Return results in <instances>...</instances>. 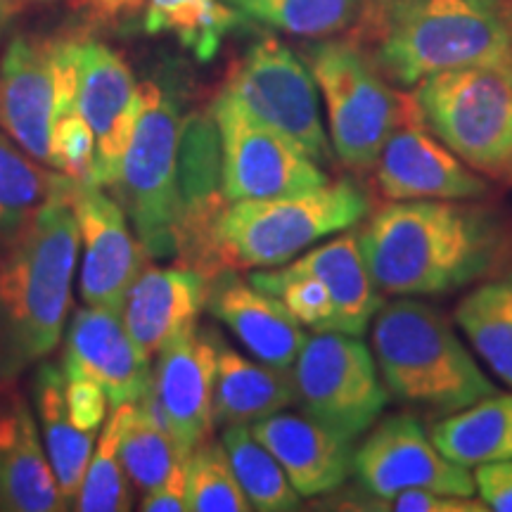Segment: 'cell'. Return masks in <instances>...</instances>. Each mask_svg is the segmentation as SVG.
I'll use <instances>...</instances> for the list:
<instances>
[{"instance_id":"9a60e30c","label":"cell","mask_w":512,"mask_h":512,"mask_svg":"<svg viewBox=\"0 0 512 512\" xmlns=\"http://www.w3.org/2000/svg\"><path fill=\"white\" fill-rule=\"evenodd\" d=\"M72 209L83 252L81 299L121 311L128 287L145 266V249L128 228L121 202L102 185L74 181Z\"/></svg>"},{"instance_id":"f35d334b","label":"cell","mask_w":512,"mask_h":512,"mask_svg":"<svg viewBox=\"0 0 512 512\" xmlns=\"http://www.w3.org/2000/svg\"><path fill=\"white\" fill-rule=\"evenodd\" d=\"M477 496L486 508L496 512H512V460L479 465L475 472Z\"/></svg>"},{"instance_id":"44dd1931","label":"cell","mask_w":512,"mask_h":512,"mask_svg":"<svg viewBox=\"0 0 512 512\" xmlns=\"http://www.w3.org/2000/svg\"><path fill=\"white\" fill-rule=\"evenodd\" d=\"M0 510H64L36 415L15 384L0 387Z\"/></svg>"},{"instance_id":"3957f363","label":"cell","mask_w":512,"mask_h":512,"mask_svg":"<svg viewBox=\"0 0 512 512\" xmlns=\"http://www.w3.org/2000/svg\"><path fill=\"white\" fill-rule=\"evenodd\" d=\"M347 36L403 88L446 69L512 60L501 0H363Z\"/></svg>"},{"instance_id":"836d02e7","label":"cell","mask_w":512,"mask_h":512,"mask_svg":"<svg viewBox=\"0 0 512 512\" xmlns=\"http://www.w3.org/2000/svg\"><path fill=\"white\" fill-rule=\"evenodd\" d=\"M188 510L247 512L252 510L235 477L221 441L204 439L188 456Z\"/></svg>"},{"instance_id":"4dcf8cb0","label":"cell","mask_w":512,"mask_h":512,"mask_svg":"<svg viewBox=\"0 0 512 512\" xmlns=\"http://www.w3.org/2000/svg\"><path fill=\"white\" fill-rule=\"evenodd\" d=\"M242 17L304 38H330L354 27L363 0H226Z\"/></svg>"},{"instance_id":"d590c367","label":"cell","mask_w":512,"mask_h":512,"mask_svg":"<svg viewBox=\"0 0 512 512\" xmlns=\"http://www.w3.org/2000/svg\"><path fill=\"white\" fill-rule=\"evenodd\" d=\"M50 169L76 183H93L95 136L76 107L62 112L50 138Z\"/></svg>"},{"instance_id":"e575fe53","label":"cell","mask_w":512,"mask_h":512,"mask_svg":"<svg viewBox=\"0 0 512 512\" xmlns=\"http://www.w3.org/2000/svg\"><path fill=\"white\" fill-rule=\"evenodd\" d=\"M249 283L259 287V290L271 292L287 306L304 328L311 332L335 330V306H332L330 292L318 278L309 273L292 271L290 266L283 268H264V271L254 273Z\"/></svg>"},{"instance_id":"4316f807","label":"cell","mask_w":512,"mask_h":512,"mask_svg":"<svg viewBox=\"0 0 512 512\" xmlns=\"http://www.w3.org/2000/svg\"><path fill=\"white\" fill-rule=\"evenodd\" d=\"M72 178L36 162L0 131V247L15 240Z\"/></svg>"},{"instance_id":"484cf974","label":"cell","mask_w":512,"mask_h":512,"mask_svg":"<svg viewBox=\"0 0 512 512\" xmlns=\"http://www.w3.org/2000/svg\"><path fill=\"white\" fill-rule=\"evenodd\" d=\"M434 444L465 467L512 460V394H489L432 427Z\"/></svg>"},{"instance_id":"b9f144b4","label":"cell","mask_w":512,"mask_h":512,"mask_svg":"<svg viewBox=\"0 0 512 512\" xmlns=\"http://www.w3.org/2000/svg\"><path fill=\"white\" fill-rule=\"evenodd\" d=\"M29 3L31 0H0V36L10 29V24L15 22L19 15H24Z\"/></svg>"},{"instance_id":"d6a6232c","label":"cell","mask_w":512,"mask_h":512,"mask_svg":"<svg viewBox=\"0 0 512 512\" xmlns=\"http://www.w3.org/2000/svg\"><path fill=\"white\" fill-rule=\"evenodd\" d=\"M124 430V403L114 406L100 439L95 441L93 456L88 460L74 510L79 512H126L133 508V491L128 486L124 465H121L119 441Z\"/></svg>"},{"instance_id":"6da1fadb","label":"cell","mask_w":512,"mask_h":512,"mask_svg":"<svg viewBox=\"0 0 512 512\" xmlns=\"http://www.w3.org/2000/svg\"><path fill=\"white\" fill-rule=\"evenodd\" d=\"M358 240L382 292L427 297L458 290L489 271L503 233L482 207L408 200L382 207Z\"/></svg>"},{"instance_id":"8fae6325","label":"cell","mask_w":512,"mask_h":512,"mask_svg":"<svg viewBox=\"0 0 512 512\" xmlns=\"http://www.w3.org/2000/svg\"><path fill=\"white\" fill-rule=\"evenodd\" d=\"M223 91L256 119L290 138L313 162L328 164L335 155L311 69L275 36H264L249 46L230 69Z\"/></svg>"},{"instance_id":"4fadbf2b","label":"cell","mask_w":512,"mask_h":512,"mask_svg":"<svg viewBox=\"0 0 512 512\" xmlns=\"http://www.w3.org/2000/svg\"><path fill=\"white\" fill-rule=\"evenodd\" d=\"M354 475L377 501H389L406 489H434L453 496L477 494L470 467L446 458L432 434L411 413L389 415L370 427L354 451Z\"/></svg>"},{"instance_id":"2e32d148","label":"cell","mask_w":512,"mask_h":512,"mask_svg":"<svg viewBox=\"0 0 512 512\" xmlns=\"http://www.w3.org/2000/svg\"><path fill=\"white\" fill-rule=\"evenodd\" d=\"M377 190L389 202L477 200L489 192L482 174L470 169L430 131L420 107L389 136L375 164Z\"/></svg>"},{"instance_id":"9c48e42d","label":"cell","mask_w":512,"mask_h":512,"mask_svg":"<svg viewBox=\"0 0 512 512\" xmlns=\"http://www.w3.org/2000/svg\"><path fill=\"white\" fill-rule=\"evenodd\" d=\"M76 36L17 34L0 57V131L50 166V138L62 112L76 107Z\"/></svg>"},{"instance_id":"d4e9b609","label":"cell","mask_w":512,"mask_h":512,"mask_svg":"<svg viewBox=\"0 0 512 512\" xmlns=\"http://www.w3.org/2000/svg\"><path fill=\"white\" fill-rule=\"evenodd\" d=\"M64 382L67 375L62 363L46 358L38 363L34 373V406L43 432V446L60 486L64 510H74L88 460L93 456L95 432L81 430L72 420L64 401Z\"/></svg>"},{"instance_id":"30bf717a","label":"cell","mask_w":512,"mask_h":512,"mask_svg":"<svg viewBox=\"0 0 512 512\" xmlns=\"http://www.w3.org/2000/svg\"><path fill=\"white\" fill-rule=\"evenodd\" d=\"M304 413L339 437H366L392 394L366 344L344 332H313L292 366Z\"/></svg>"},{"instance_id":"1f68e13d","label":"cell","mask_w":512,"mask_h":512,"mask_svg":"<svg viewBox=\"0 0 512 512\" xmlns=\"http://www.w3.org/2000/svg\"><path fill=\"white\" fill-rule=\"evenodd\" d=\"M121 465L140 494L157 489L169 479L176 465L190 456L162 427L152 425L138 411L136 401L124 403V430L119 441Z\"/></svg>"},{"instance_id":"f546056e","label":"cell","mask_w":512,"mask_h":512,"mask_svg":"<svg viewBox=\"0 0 512 512\" xmlns=\"http://www.w3.org/2000/svg\"><path fill=\"white\" fill-rule=\"evenodd\" d=\"M221 444L252 510L292 512L302 508V496L294 491L283 465L264 444L256 441L249 425L226 427Z\"/></svg>"},{"instance_id":"7bdbcfd3","label":"cell","mask_w":512,"mask_h":512,"mask_svg":"<svg viewBox=\"0 0 512 512\" xmlns=\"http://www.w3.org/2000/svg\"><path fill=\"white\" fill-rule=\"evenodd\" d=\"M501 12H503L505 24H508V29L512 34V0H501Z\"/></svg>"},{"instance_id":"74e56055","label":"cell","mask_w":512,"mask_h":512,"mask_svg":"<svg viewBox=\"0 0 512 512\" xmlns=\"http://www.w3.org/2000/svg\"><path fill=\"white\" fill-rule=\"evenodd\" d=\"M382 510L394 512H486V503L475 496L441 494L434 489H406L389 501H380Z\"/></svg>"},{"instance_id":"7402d4cb","label":"cell","mask_w":512,"mask_h":512,"mask_svg":"<svg viewBox=\"0 0 512 512\" xmlns=\"http://www.w3.org/2000/svg\"><path fill=\"white\" fill-rule=\"evenodd\" d=\"M207 294L209 278L195 268L143 266L121 309L128 335L145 356H157L169 339L197 323Z\"/></svg>"},{"instance_id":"8992f818","label":"cell","mask_w":512,"mask_h":512,"mask_svg":"<svg viewBox=\"0 0 512 512\" xmlns=\"http://www.w3.org/2000/svg\"><path fill=\"white\" fill-rule=\"evenodd\" d=\"M304 62L323 93L335 157L356 174L373 171L389 136L418 110L415 95L396 91L349 36L311 43Z\"/></svg>"},{"instance_id":"5bb4252c","label":"cell","mask_w":512,"mask_h":512,"mask_svg":"<svg viewBox=\"0 0 512 512\" xmlns=\"http://www.w3.org/2000/svg\"><path fill=\"white\" fill-rule=\"evenodd\" d=\"M76 110L95 136L93 183L114 188L143 110V86L121 53L95 38H81Z\"/></svg>"},{"instance_id":"ac0fdd59","label":"cell","mask_w":512,"mask_h":512,"mask_svg":"<svg viewBox=\"0 0 512 512\" xmlns=\"http://www.w3.org/2000/svg\"><path fill=\"white\" fill-rule=\"evenodd\" d=\"M64 375L91 377L105 389L112 406L138 401L152 382L150 356L128 335L117 309L91 306L74 313L62 356Z\"/></svg>"},{"instance_id":"277c9868","label":"cell","mask_w":512,"mask_h":512,"mask_svg":"<svg viewBox=\"0 0 512 512\" xmlns=\"http://www.w3.org/2000/svg\"><path fill=\"white\" fill-rule=\"evenodd\" d=\"M373 356L396 401L441 418L496 392L451 323L415 299L401 297L377 311Z\"/></svg>"},{"instance_id":"52a82bcc","label":"cell","mask_w":512,"mask_h":512,"mask_svg":"<svg viewBox=\"0 0 512 512\" xmlns=\"http://www.w3.org/2000/svg\"><path fill=\"white\" fill-rule=\"evenodd\" d=\"M430 131L477 174L512 185V60L432 74L415 86Z\"/></svg>"},{"instance_id":"8d00e7d4","label":"cell","mask_w":512,"mask_h":512,"mask_svg":"<svg viewBox=\"0 0 512 512\" xmlns=\"http://www.w3.org/2000/svg\"><path fill=\"white\" fill-rule=\"evenodd\" d=\"M64 401H67L69 415L81 430L98 432L107 418L110 399H107L105 389L91 377L69 375L64 382Z\"/></svg>"},{"instance_id":"83f0119b","label":"cell","mask_w":512,"mask_h":512,"mask_svg":"<svg viewBox=\"0 0 512 512\" xmlns=\"http://www.w3.org/2000/svg\"><path fill=\"white\" fill-rule=\"evenodd\" d=\"M456 323L484 366L512 387V275L479 285L460 299Z\"/></svg>"},{"instance_id":"5b68a950","label":"cell","mask_w":512,"mask_h":512,"mask_svg":"<svg viewBox=\"0 0 512 512\" xmlns=\"http://www.w3.org/2000/svg\"><path fill=\"white\" fill-rule=\"evenodd\" d=\"M368 209V195L354 181H328L275 200L230 202L214 230L216 256L223 271L285 266L318 240L354 228Z\"/></svg>"},{"instance_id":"e0dca14e","label":"cell","mask_w":512,"mask_h":512,"mask_svg":"<svg viewBox=\"0 0 512 512\" xmlns=\"http://www.w3.org/2000/svg\"><path fill=\"white\" fill-rule=\"evenodd\" d=\"M221 339L190 325L164 344L152 368V387L169 418L171 437L190 453L214 427V387Z\"/></svg>"},{"instance_id":"d6986e66","label":"cell","mask_w":512,"mask_h":512,"mask_svg":"<svg viewBox=\"0 0 512 512\" xmlns=\"http://www.w3.org/2000/svg\"><path fill=\"white\" fill-rule=\"evenodd\" d=\"M207 309L252 351L256 361L292 368L306 342L304 325L271 292L226 268L209 280Z\"/></svg>"},{"instance_id":"7a4b0ae2","label":"cell","mask_w":512,"mask_h":512,"mask_svg":"<svg viewBox=\"0 0 512 512\" xmlns=\"http://www.w3.org/2000/svg\"><path fill=\"white\" fill-rule=\"evenodd\" d=\"M72 188L74 181L0 247V387L36 368L67 325L81 249Z\"/></svg>"},{"instance_id":"ffe728a7","label":"cell","mask_w":512,"mask_h":512,"mask_svg":"<svg viewBox=\"0 0 512 512\" xmlns=\"http://www.w3.org/2000/svg\"><path fill=\"white\" fill-rule=\"evenodd\" d=\"M249 430L283 465L302 498L330 494L354 472V441L339 437L306 413H273L256 420Z\"/></svg>"},{"instance_id":"ba28073f","label":"cell","mask_w":512,"mask_h":512,"mask_svg":"<svg viewBox=\"0 0 512 512\" xmlns=\"http://www.w3.org/2000/svg\"><path fill=\"white\" fill-rule=\"evenodd\" d=\"M140 86L143 110L114 190L145 254L164 259L176 256L178 157L185 117L174 86L157 81Z\"/></svg>"},{"instance_id":"60d3db41","label":"cell","mask_w":512,"mask_h":512,"mask_svg":"<svg viewBox=\"0 0 512 512\" xmlns=\"http://www.w3.org/2000/svg\"><path fill=\"white\" fill-rule=\"evenodd\" d=\"M86 3L91 5V8L98 12L100 17L114 19V17L131 15V12L140 10L143 0H86Z\"/></svg>"},{"instance_id":"f1b7e54d","label":"cell","mask_w":512,"mask_h":512,"mask_svg":"<svg viewBox=\"0 0 512 512\" xmlns=\"http://www.w3.org/2000/svg\"><path fill=\"white\" fill-rule=\"evenodd\" d=\"M240 22L242 12L226 0H147V34H174L200 62L214 60Z\"/></svg>"},{"instance_id":"7c38bea8","label":"cell","mask_w":512,"mask_h":512,"mask_svg":"<svg viewBox=\"0 0 512 512\" xmlns=\"http://www.w3.org/2000/svg\"><path fill=\"white\" fill-rule=\"evenodd\" d=\"M211 119L219 131L221 185L228 202L275 200L330 181L318 162L226 91L216 95Z\"/></svg>"},{"instance_id":"ab89813d","label":"cell","mask_w":512,"mask_h":512,"mask_svg":"<svg viewBox=\"0 0 512 512\" xmlns=\"http://www.w3.org/2000/svg\"><path fill=\"white\" fill-rule=\"evenodd\" d=\"M140 510L145 512H183L188 510V458L176 465L169 479L157 489L140 498Z\"/></svg>"},{"instance_id":"603a6c76","label":"cell","mask_w":512,"mask_h":512,"mask_svg":"<svg viewBox=\"0 0 512 512\" xmlns=\"http://www.w3.org/2000/svg\"><path fill=\"white\" fill-rule=\"evenodd\" d=\"M292 271L309 273L330 292L335 306V330L361 337L382 309L380 287L370 273L358 233H339L311 252L287 264Z\"/></svg>"},{"instance_id":"cb8c5ba5","label":"cell","mask_w":512,"mask_h":512,"mask_svg":"<svg viewBox=\"0 0 512 512\" xmlns=\"http://www.w3.org/2000/svg\"><path fill=\"white\" fill-rule=\"evenodd\" d=\"M297 403L292 368L249 361L221 344L214 387V425H254L256 420Z\"/></svg>"}]
</instances>
